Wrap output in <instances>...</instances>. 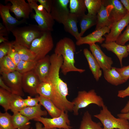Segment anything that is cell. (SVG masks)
Returning a JSON list of instances; mask_svg holds the SVG:
<instances>
[{
  "mask_svg": "<svg viewBox=\"0 0 129 129\" xmlns=\"http://www.w3.org/2000/svg\"><path fill=\"white\" fill-rule=\"evenodd\" d=\"M51 66L47 81L51 85L53 96L51 101L59 109L65 110L70 108L71 102L67 98L69 95L67 84L60 77L59 73L63 62L62 56L54 53L50 56Z\"/></svg>",
  "mask_w": 129,
  "mask_h": 129,
  "instance_id": "obj_1",
  "label": "cell"
},
{
  "mask_svg": "<svg viewBox=\"0 0 129 129\" xmlns=\"http://www.w3.org/2000/svg\"><path fill=\"white\" fill-rule=\"evenodd\" d=\"M75 51V44L69 38L64 37L59 40L56 44L54 53L63 57V62L61 70L64 75L70 72L82 73L85 71V69L79 68L75 66L74 55Z\"/></svg>",
  "mask_w": 129,
  "mask_h": 129,
  "instance_id": "obj_2",
  "label": "cell"
},
{
  "mask_svg": "<svg viewBox=\"0 0 129 129\" xmlns=\"http://www.w3.org/2000/svg\"><path fill=\"white\" fill-rule=\"evenodd\" d=\"M50 14L54 20L63 24L65 31L78 40L81 37L77 26L78 19L69 11L60 9L53 4Z\"/></svg>",
  "mask_w": 129,
  "mask_h": 129,
  "instance_id": "obj_3",
  "label": "cell"
},
{
  "mask_svg": "<svg viewBox=\"0 0 129 129\" xmlns=\"http://www.w3.org/2000/svg\"><path fill=\"white\" fill-rule=\"evenodd\" d=\"M11 32L15 38V42L29 49L32 41L44 33L38 25L35 24L17 27Z\"/></svg>",
  "mask_w": 129,
  "mask_h": 129,
  "instance_id": "obj_4",
  "label": "cell"
},
{
  "mask_svg": "<svg viewBox=\"0 0 129 129\" xmlns=\"http://www.w3.org/2000/svg\"><path fill=\"white\" fill-rule=\"evenodd\" d=\"M74 106L73 111L74 115H78L79 110L87 107L91 104H94L101 107L104 105L102 98L98 95L94 89L87 91H79L77 96L73 101Z\"/></svg>",
  "mask_w": 129,
  "mask_h": 129,
  "instance_id": "obj_5",
  "label": "cell"
},
{
  "mask_svg": "<svg viewBox=\"0 0 129 129\" xmlns=\"http://www.w3.org/2000/svg\"><path fill=\"white\" fill-rule=\"evenodd\" d=\"M51 32H44L41 36L32 43L29 49L35 57V61L45 57L53 48L54 44Z\"/></svg>",
  "mask_w": 129,
  "mask_h": 129,
  "instance_id": "obj_6",
  "label": "cell"
},
{
  "mask_svg": "<svg viewBox=\"0 0 129 129\" xmlns=\"http://www.w3.org/2000/svg\"><path fill=\"white\" fill-rule=\"evenodd\" d=\"M31 6L35 11L32 16L43 32L53 30L54 20L50 13H48L41 5H38L36 0H27Z\"/></svg>",
  "mask_w": 129,
  "mask_h": 129,
  "instance_id": "obj_7",
  "label": "cell"
},
{
  "mask_svg": "<svg viewBox=\"0 0 129 129\" xmlns=\"http://www.w3.org/2000/svg\"><path fill=\"white\" fill-rule=\"evenodd\" d=\"M99 113L94 115L103 126V129H129V122L124 119L115 117L105 104Z\"/></svg>",
  "mask_w": 129,
  "mask_h": 129,
  "instance_id": "obj_8",
  "label": "cell"
},
{
  "mask_svg": "<svg viewBox=\"0 0 129 129\" xmlns=\"http://www.w3.org/2000/svg\"><path fill=\"white\" fill-rule=\"evenodd\" d=\"M43 124L46 129L58 128L60 129H72L70 126V121L69 119L68 112L62 111L60 116L52 118L41 117L34 119Z\"/></svg>",
  "mask_w": 129,
  "mask_h": 129,
  "instance_id": "obj_9",
  "label": "cell"
},
{
  "mask_svg": "<svg viewBox=\"0 0 129 129\" xmlns=\"http://www.w3.org/2000/svg\"><path fill=\"white\" fill-rule=\"evenodd\" d=\"M1 74L5 83L11 89L12 93L21 97L24 96L22 85V74L16 70Z\"/></svg>",
  "mask_w": 129,
  "mask_h": 129,
  "instance_id": "obj_10",
  "label": "cell"
},
{
  "mask_svg": "<svg viewBox=\"0 0 129 129\" xmlns=\"http://www.w3.org/2000/svg\"><path fill=\"white\" fill-rule=\"evenodd\" d=\"M5 1L11 3L10 11L14 14L17 18L26 20L29 18L30 14L32 12V8L25 0H7Z\"/></svg>",
  "mask_w": 129,
  "mask_h": 129,
  "instance_id": "obj_11",
  "label": "cell"
},
{
  "mask_svg": "<svg viewBox=\"0 0 129 129\" xmlns=\"http://www.w3.org/2000/svg\"><path fill=\"white\" fill-rule=\"evenodd\" d=\"M11 4L10 3L5 5L0 4V15L3 24L9 32H11L18 26L26 22V19H22L18 20L11 15L10 13Z\"/></svg>",
  "mask_w": 129,
  "mask_h": 129,
  "instance_id": "obj_12",
  "label": "cell"
},
{
  "mask_svg": "<svg viewBox=\"0 0 129 129\" xmlns=\"http://www.w3.org/2000/svg\"><path fill=\"white\" fill-rule=\"evenodd\" d=\"M40 82L33 70L22 74V85L24 91L33 96L37 95V89Z\"/></svg>",
  "mask_w": 129,
  "mask_h": 129,
  "instance_id": "obj_13",
  "label": "cell"
},
{
  "mask_svg": "<svg viewBox=\"0 0 129 129\" xmlns=\"http://www.w3.org/2000/svg\"><path fill=\"white\" fill-rule=\"evenodd\" d=\"M110 31V28L108 27L95 30L85 37H81L76 40V44L79 46L84 44L89 45L97 42L102 43L105 40V38L102 36L106 33H109Z\"/></svg>",
  "mask_w": 129,
  "mask_h": 129,
  "instance_id": "obj_14",
  "label": "cell"
},
{
  "mask_svg": "<svg viewBox=\"0 0 129 129\" xmlns=\"http://www.w3.org/2000/svg\"><path fill=\"white\" fill-rule=\"evenodd\" d=\"M102 2L105 6L111 4L113 6L110 14V28L113 23L122 19L128 13L119 0H102Z\"/></svg>",
  "mask_w": 129,
  "mask_h": 129,
  "instance_id": "obj_15",
  "label": "cell"
},
{
  "mask_svg": "<svg viewBox=\"0 0 129 129\" xmlns=\"http://www.w3.org/2000/svg\"><path fill=\"white\" fill-rule=\"evenodd\" d=\"M129 24V13L128 12L124 17L112 25L109 33L104 36L105 37V43L116 42L122 31Z\"/></svg>",
  "mask_w": 129,
  "mask_h": 129,
  "instance_id": "obj_16",
  "label": "cell"
},
{
  "mask_svg": "<svg viewBox=\"0 0 129 129\" xmlns=\"http://www.w3.org/2000/svg\"><path fill=\"white\" fill-rule=\"evenodd\" d=\"M89 45L91 52L103 71L111 69L113 63L112 58L106 55L98 45L95 43Z\"/></svg>",
  "mask_w": 129,
  "mask_h": 129,
  "instance_id": "obj_17",
  "label": "cell"
},
{
  "mask_svg": "<svg viewBox=\"0 0 129 129\" xmlns=\"http://www.w3.org/2000/svg\"><path fill=\"white\" fill-rule=\"evenodd\" d=\"M50 66V56L48 55L37 61L33 70L40 82L47 81Z\"/></svg>",
  "mask_w": 129,
  "mask_h": 129,
  "instance_id": "obj_18",
  "label": "cell"
},
{
  "mask_svg": "<svg viewBox=\"0 0 129 129\" xmlns=\"http://www.w3.org/2000/svg\"><path fill=\"white\" fill-rule=\"evenodd\" d=\"M101 46L114 53L118 59L121 67L123 66V58L127 57L129 54L126 45H121L115 42H112L103 43Z\"/></svg>",
  "mask_w": 129,
  "mask_h": 129,
  "instance_id": "obj_19",
  "label": "cell"
},
{
  "mask_svg": "<svg viewBox=\"0 0 129 129\" xmlns=\"http://www.w3.org/2000/svg\"><path fill=\"white\" fill-rule=\"evenodd\" d=\"M113 8V5L110 4L104 6L103 4L97 15V22L95 29L97 30L106 27H109L110 14Z\"/></svg>",
  "mask_w": 129,
  "mask_h": 129,
  "instance_id": "obj_20",
  "label": "cell"
},
{
  "mask_svg": "<svg viewBox=\"0 0 129 129\" xmlns=\"http://www.w3.org/2000/svg\"><path fill=\"white\" fill-rule=\"evenodd\" d=\"M83 53L94 78L97 81H98L102 75V71L99 64L91 52L88 49H84Z\"/></svg>",
  "mask_w": 129,
  "mask_h": 129,
  "instance_id": "obj_21",
  "label": "cell"
},
{
  "mask_svg": "<svg viewBox=\"0 0 129 129\" xmlns=\"http://www.w3.org/2000/svg\"><path fill=\"white\" fill-rule=\"evenodd\" d=\"M39 103L37 105L32 107H26L19 112L30 120L46 116L47 111L42 110Z\"/></svg>",
  "mask_w": 129,
  "mask_h": 129,
  "instance_id": "obj_22",
  "label": "cell"
},
{
  "mask_svg": "<svg viewBox=\"0 0 129 129\" xmlns=\"http://www.w3.org/2000/svg\"><path fill=\"white\" fill-rule=\"evenodd\" d=\"M103 72L105 79L112 85L117 86L126 82L116 70L115 67H112L110 69L103 71Z\"/></svg>",
  "mask_w": 129,
  "mask_h": 129,
  "instance_id": "obj_23",
  "label": "cell"
},
{
  "mask_svg": "<svg viewBox=\"0 0 129 129\" xmlns=\"http://www.w3.org/2000/svg\"><path fill=\"white\" fill-rule=\"evenodd\" d=\"M69 3L70 12L79 20L85 14L86 8L85 0H70Z\"/></svg>",
  "mask_w": 129,
  "mask_h": 129,
  "instance_id": "obj_24",
  "label": "cell"
},
{
  "mask_svg": "<svg viewBox=\"0 0 129 129\" xmlns=\"http://www.w3.org/2000/svg\"><path fill=\"white\" fill-rule=\"evenodd\" d=\"M39 103L47 110L52 118L60 116L62 111L57 108L50 99L39 96Z\"/></svg>",
  "mask_w": 129,
  "mask_h": 129,
  "instance_id": "obj_25",
  "label": "cell"
},
{
  "mask_svg": "<svg viewBox=\"0 0 129 129\" xmlns=\"http://www.w3.org/2000/svg\"><path fill=\"white\" fill-rule=\"evenodd\" d=\"M13 125L16 129H30V120L19 112L13 113L11 116Z\"/></svg>",
  "mask_w": 129,
  "mask_h": 129,
  "instance_id": "obj_26",
  "label": "cell"
},
{
  "mask_svg": "<svg viewBox=\"0 0 129 129\" xmlns=\"http://www.w3.org/2000/svg\"><path fill=\"white\" fill-rule=\"evenodd\" d=\"M79 24L81 28L80 35L82 37L85 32L92 26L96 25L97 22V15L87 14L82 16L79 19Z\"/></svg>",
  "mask_w": 129,
  "mask_h": 129,
  "instance_id": "obj_27",
  "label": "cell"
},
{
  "mask_svg": "<svg viewBox=\"0 0 129 129\" xmlns=\"http://www.w3.org/2000/svg\"><path fill=\"white\" fill-rule=\"evenodd\" d=\"M101 123L93 121L91 115L86 111L84 113L79 129H103Z\"/></svg>",
  "mask_w": 129,
  "mask_h": 129,
  "instance_id": "obj_28",
  "label": "cell"
},
{
  "mask_svg": "<svg viewBox=\"0 0 129 129\" xmlns=\"http://www.w3.org/2000/svg\"><path fill=\"white\" fill-rule=\"evenodd\" d=\"M12 47L18 53L21 60H35V57L29 49L15 41L11 42Z\"/></svg>",
  "mask_w": 129,
  "mask_h": 129,
  "instance_id": "obj_29",
  "label": "cell"
},
{
  "mask_svg": "<svg viewBox=\"0 0 129 129\" xmlns=\"http://www.w3.org/2000/svg\"><path fill=\"white\" fill-rule=\"evenodd\" d=\"M37 92L39 96L50 99L51 100L53 96V88L48 81L40 82L37 88Z\"/></svg>",
  "mask_w": 129,
  "mask_h": 129,
  "instance_id": "obj_30",
  "label": "cell"
},
{
  "mask_svg": "<svg viewBox=\"0 0 129 129\" xmlns=\"http://www.w3.org/2000/svg\"><path fill=\"white\" fill-rule=\"evenodd\" d=\"M22 97L13 94L10 105V110L13 113L19 112L26 107Z\"/></svg>",
  "mask_w": 129,
  "mask_h": 129,
  "instance_id": "obj_31",
  "label": "cell"
},
{
  "mask_svg": "<svg viewBox=\"0 0 129 129\" xmlns=\"http://www.w3.org/2000/svg\"><path fill=\"white\" fill-rule=\"evenodd\" d=\"M16 66L6 55L0 60V73H8L16 70Z\"/></svg>",
  "mask_w": 129,
  "mask_h": 129,
  "instance_id": "obj_32",
  "label": "cell"
},
{
  "mask_svg": "<svg viewBox=\"0 0 129 129\" xmlns=\"http://www.w3.org/2000/svg\"><path fill=\"white\" fill-rule=\"evenodd\" d=\"M85 5L87 9V14L97 15L102 5V0H85Z\"/></svg>",
  "mask_w": 129,
  "mask_h": 129,
  "instance_id": "obj_33",
  "label": "cell"
},
{
  "mask_svg": "<svg viewBox=\"0 0 129 129\" xmlns=\"http://www.w3.org/2000/svg\"><path fill=\"white\" fill-rule=\"evenodd\" d=\"M37 61L20 60L16 66V70L23 74L33 70Z\"/></svg>",
  "mask_w": 129,
  "mask_h": 129,
  "instance_id": "obj_34",
  "label": "cell"
},
{
  "mask_svg": "<svg viewBox=\"0 0 129 129\" xmlns=\"http://www.w3.org/2000/svg\"><path fill=\"white\" fill-rule=\"evenodd\" d=\"M13 93L0 88V105L5 112L10 110V103Z\"/></svg>",
  "mask_w": 129,
  "mask_h": 129,
  "instance_id": "obj_35",
  "label": "cell"
},
{
  "mask_svg": "<svg viewBox=\"0 0 129 129\" xmlns=\"http://www.w3.org/2000/svg\"><path fill=\"white\" fill-rule=\"evenodd\" d=\"M11 116L7 112L0 113V129H16L11 120Z\"/></svg>",
  "mask_w": 129,
  "mask_h": 129,
  "instance_id": "obj_36",
  "label": "cell"
},
{
  "mask_svg": "<svg viewBox=\"0 0 129 129\" xmlns=\"http://www.w3.org/2000/svg\"><path fill=\"white\" fill-rule=\"evenodd\" d=\"M129 41V24L125 30L118 37L116 41V43L122 45H124L126 42Z\"/></svg>",
  "mask_w": 129,
  "mask_h": 129,
  "instance_id": "obj_37",
  "label": "cell"
},
{
  "mask_svg": "<svg viewBox=\"0 0 129 129\" xmlns=\"http://www.w3.org/2000/svg\"><path fill=\"white\" fill-rule=\"evenodd\" d=\"M11 42H5L0 43V60L7 55L12 46Z\"/></svg>",
  "mask_w": 129,
  "mask_h": 129,
  "instance_id": "obj_38",
  "label": "cell"
},
{
  "mask_svg": "<svg viewBox=\"0 0 129 129\" xmlns=\"http://www.w3.org/2000/svg\"><path fill=\"white\" fill-rule=\"evenodd\" d=\"M7 55L10 58L16 66L21 60L18 53L12 47V45Z\"/></svg>",
  "mask_w": 129,
  "mask_h": 129,
  "instance_id": "obj_39",
  "label": "cell"
},
{
  "mask_svg": "<svg viewBox=\"0 0 129 129\" xmlns=\"http://www.w3.org/2000/svg\"><path fill=\"white\" fill-rule=\"evenodd\" d=\"M115 69L126 82L129 79V65L127 66H122L121 68L115 67Z\"/></svg>",
  "mask_w": 129,
  "mask_h": 129,
  "instance_id": "obj_40",
  "label": "cell"
},
{
  "mask_svg": "<svg viewBox=\"0 0 129 129\" xmlns=\"http://www.w3.org/2000/svg\"><path fill=\"white\" fill-rule=\"evenodd\" d=\"M24 101L27 107H32L36 106L39 103V96L32 98L31 96H28L27 98L24 99Z\"/></svg>",
  "mask_w": 129,
  "mask_h": 129,
  "instance_id": "obj_41",
  "label": "cell"
},
{
  "mask_svg": "<svg viewBox=\"0 0 129 129\" xmlns=\"http://www.w3.org/2000/svg\"><path fill=\"white\" fill-rule=\"evenodd\" d=\"M70 0H53V3L59 8L64 10L69 11L68 8Z\"/></svg>",
  "mask_w": 129,
  "mask_h": 129,
  "instance_id": "obj_42",
  "label": "cell"
},
{
  "mask_svg": "<svg viewBox=\"0 0 129 129\" xmlns=\"http://www.w3.org/2000/svg\"><path fill=\"white\" fill-rule=\"evenodd\" d=\"M40 5H42L44 8L49 13H50L52 5L53 0H36Z\"/></svg>",
  "mask_w": 129,
  "mask_h": 129,
  "instance_id": "obj_43",
  "label": "cell"
},
{
  "mask_svg": "<svg viewBox=\"0 0 129 129\" xmlns=\"http://www.w3.org/2000/svg\"><path fill=\"white\" fill-rule=\"evenodd\" d=\"M117 96L122 98L129 96V83L128 86L126 89L118 91Z\"/></svg>",
  "mask_w": 129,
  "mask_h": 129,
  "instance_id": "obj_44",
  "label": "cell"
},
{
  "mask_svg": "<svg viewBox=\"0 0 129 129\" xmlns=\"http://www.w3.org/2000/svg\"><path fill=\"white\" fill-rule=\"evenodd\" d=\"M9 32L3 24L0 23V36H7Z\"/></svg>",
  "mask_w": 129,
  "mask_h": 129,
  "instance_id": "obj_45",
  "label": "cell"
},
{
  "mask_svg": "<svg viewBox=\"0 0 129 129\" xmlns=\"http://www.w3.org/2000/svg\"><path fill=\"white\" fill-rule=\"evenodd\" d=\"M0 86L1 88L12 93L11 89L5 83L1 76L0 77Z\"/></svg>",
  "mask_w": 129,
  "mask_h": 129,
  "instance_id": "obj_46",
  "label": "cell"
},
{
  "mask_svg": "<svg viewBox=\"0 0 129 129\" xmlns=\"http://www.w3.org/2000/svg\"><path fill=\"white\" fill-rule=\"evenodd\" d=\"M120 1L125 8L129 13V0H120Z\"/></svg>",
  "mask_w": 129,
  "mask_h": 129,
  "instance_id": "obj_47",
  "label": "cell"
},
{
  "mask_svg": "<svg viewBox=\"0 0 129 129\" xmlns=\"http://www.w3.org/2000/svg\"><path fill=\"white\" fill-rule=\"evenodd\" d=\"M118 118L124 119L129 120V112L125 113H121L117 115Z\"/></svg>",
  "mask_w": 129,
  "mask_h": 129,
  "instance_id": "obj_48",
  "label": "cell"
},
{
  "mask_svg": "<svg viewBox=\"0 0 129 129\" xmlns=\"http://www.w3.org/2000/svg\"><path fill=\"white\" fill-rule=\"evenodd\" d=\"M120 112L121 113H125L129 112V100Z\"/></svg>",
  "mask_w": 129,
  "mask_h": 129,
  "instance_id": "obj_49",
  "label": "cell"
},
{
  "mask_svg": "<svg viewBox=\"0 0 129 129\" xmlns=\"http://www.w3.org/2000/svg\"><path fill=\"white\" fill-rule=\"evenodd\" d=\"M36 129H46L42 126V124L39 122H37L35 124Z\"/></svg>",
  "mask_w": 129,
  "mask_h": 129,
  "instance_id": "obj_50",
  "label": "cell"
},
{
  "mask_svg": "<svg viewBox=\"0 0 129 129\" xmlns=\"http://www.w3.org/2000/svg\"><path fill=\"white\" fill-rule=\"evenodd\" d=\"M8 41L7 38L2 36H0V43Z\"/></svg>",
  "mask_w": 129,
  "mask_h": 129,
  "instance_id": "obj_51",
  "label": "cell"
},
{
  "mask_svg": "<svg viewBox=\"0 0 129 129\" xmlns=\"http://www.w3.org/2000/svg\"><path fill=\"white\" fill-rule=\"evenodd\" d=\"M127 51L129 54V44H127L126 45Z\"/></svg>",
  "mask_w": 129,
  "mask_h": 129,
  "instance_id": "obj_52",
  "label": "cell"
},
{
  "mask_svg": "<svg viewBox=\"0 0 129 129\" xmlns=\"http://www.w3.org/2000/svg\"><path fill=\"white\" fill-rule=\"evenodd\" d=\"M57 129V128H53V129Z\"/></svg>",
  "mask_w": 129,
  "mask_h": 129,
  "instance_id": "obj_53",
  "label": "cell"
},
{
  "mask_svg": "<svg viewBox=\"0 0 129 129\" xmlns=\"http://www.w3.org/2000/svg\"><path fill=\"white\" fill-rule=\"evenodd\" d=\"M30 129H32V128H31Z\"/></svg>",
  "mask_w": 129,
  "mask_h": 129,
  "instance_id": "obj_54",
  "label": "cell"
}]
</instances>
